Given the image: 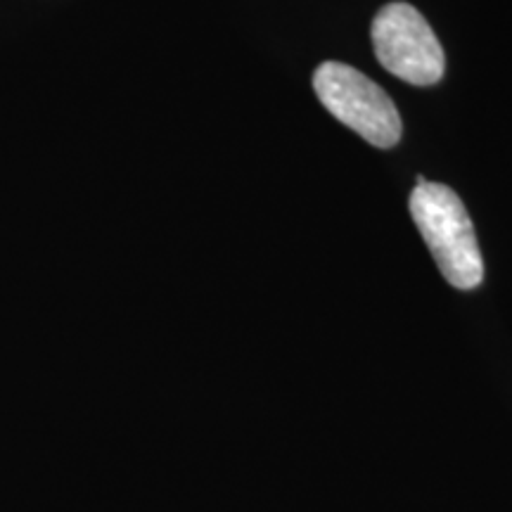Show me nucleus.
Listing matches in <instances>:
<instances>
[{"label": "nucleus", "mask_w": 512, "mask_h": 512, "mask_svg": "<svg viewBox=\"0 0 512 512\" xmlns=\"http://www.w3.org/2000/svg\"><path fill=\"white\" fill-rule=\"evenodd\" d=\"M411 216L448 285L475 290L484 280V259L465 204L441 183H418L411 192Z\"/></svg>", "instance_id": "f257e3e1"}, {"label": "nucleus", "mask_w": 512, "mask_h": 512, "mask_svg": "<svg viewBox=\"0 0 512 512\" xmlns=\"http://www.w3.org/2000/svg\"><path fill=\"white\" fill-rule=\"evenodd\" d=\"M313 91L332 117L375 147H394L401 138L396 105L373 79L342 62H323L313 74Z\"/></svg>", "instance_id": "f03ea898"}, {"label": "nucleus", "mask_w": 512, "mask_h": 512, "mask_svg": "<svg viewBox=\"0 0 512 512\" xmlns=\"http://www.w3.org/2000/svg\"><path fill=\"white\" fill-rule=\"evenodd\" d=\"M377 62L411 86H434L444 79L446 57L430 22L408 3H389L373 19Z\"/></svg>", "instance_id": "7ed1b4c3"}]
</instances>
